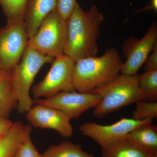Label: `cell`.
I'll return each mask as SVG.
<instances>
[{"label":"cell","mask_w":157,"mask_h":157,"mask_svg":"<svg viewBox=\"0 0 157 157\" xmlns=\"http://www.w3.org/2000/svg\"><path fill=\"white\" fill-rule=\"evenodd\" d=\"M12 157H42V155L35 147L30 136H29L20 144Z\"/></svg>","instance_id":"obj_21"},{"label":"cell","mask_w":157,"mask_h":157,"mask_svg":"<svg viewBox=\"0 0 157 157\" xmlns=\"http://www.w3.org/2000/svg\"><path fill=\"white\" fill-rule=\"evenodd\" d=\"M12 124L13 122L9 119L0 121V135L6 132L11 127Z\"/></svg>","instance_id":"obj_24"},{"label":"cell","mask_w":157,"mask_h":157,"mask_svg":"<svg viewBox=\"0 0 157 157\" xmlns=\"http://www.w3.org/2000/svg\"><path fill=\"white\" fill-rule=\"evenodd\" d=\"M101 96L96 93L62 91L45 99H35L34 104L58 109L71 120L78 118L83 113L94 108L100 103Z\"/></svg>","instance_id":"obj_8"},{"label":"cell","mask_w":157,"mask_h":157,"mask_svg":"<svg viewBox=\"0 0 157 157\" xmlns=\"http://www.w3.org/2000/svg\"><path fill=\"white\" fill-rule=\"evenodd\" d=\"M126 138L152 155H157V126L151 123L140 126L130 132Z\"/></svg>","instance_id":"obj_14"},{"label":"cell","mask_w":157,"mask_h":157,"mask_svg":"<svg viewBox=\"0 0 157 157\" xmlns=\"http://www.w3.org/2000/svg\"><path fill=\"white\" fill-rule=\"evenodd\" d=\"M77 3L76 0H56V10L61 17L66 21Z\"/></svg>","instance_id":"obj_22"},{"label":"cell","mask_w":157,"mask_h":157,"mask_svg":"<svg viewBox=\"0 0 157 157\" xmlns=\"http://www.w3.org/2000/svg\"><path fill=\"white\" fill-rule=\"evenodd\" d=\"M66 33V21L56 9L46 16L33 36L29 39L28 46L55 58L63 54Z\"/></svg>","instance_id":"obj_5"},{"label":"cell","mask_w":157,"mask_h":157,"mask_svg":"<svg viewBox=\"0 0 157 157\" xmlns=\"http://www.w3.org/2000/svg\"><path fill=\"white\" fill-rule=\"evenodd\" d=\"M152 52L144 63L145 71L157 70V42L155 44Z\"/></svg>","instance_id":"obj_23"},{"label":"cell","mask_w":157,"mask_h":157,"mask_svg":"<svg viewBox=\"0 0 157 157\" xmlns=\"http://www.w3.org/2000/svg\"><path fill=\"white\" fill-rule=\"evenodd\" d=\"M124 62L114 48L102 56L90 57L75 62L73 82L76 91L90 93L112 82L120 75Z\"/></svg>","instance_id":"obj_2"},{"label":"cell","mask_w":157,"mask_h":157,"mask_svg":"<svg viewBox=\"0 0 157 157\" xmlns=\"http://www.w3.org/2000/svg\"><path fill=\"white\" fill-rule=\"evenodd\" d=\"M11 75V73L0 74V121L8 119L11 113L17 105Z\"/></svg>","instance_id":"obj_15"},{"label":"cell","mask_w":157,"mask_h":157,"mask_svg":"<svg viewBox=\"0 0 157 157\" xmlns=\"http://www.w3.org/2000/svg\"><path fill=\"white\" fill-rule=\"evenodd\" d=\"M26 113L27 119L34 127L55 130L65 138H70L73 135L70 120L58 109L36 105Z\"/></svg>","instance_id":"obj_11"},{"label":"cell","mask_w":157,"mask_h":157,"mask_svg":"<svg viewBox=\"0 0 157 157\" xmlns=\"http://www.w3.org/2000/svg\"><path fill=\"white\" fill-rule=\"evenodd\" d=\"M133 118L137 121L153 120L157 117V102L140 101L136 103Z\"/></svg>","instance_id":"obj_20"},{"label":"cell","mask_w":157,"mask_h":157,"mask_svg":"<svg viewBox=\"0 0 157 157\" xmlns=\"http://www.w3.org/2000/svg\"><path fill=\"white\" fill-rule=\"evenodd\" d=\"M42 157H94L85 151L79 144L63 141L58 145L51 146L42 154Z\"/></svg>","instance_id":"obj_17"},{"label":"cell","mask_w":157,"mask_h":157,"mask_svg":"<svg viewBox=\"0 0 157 157\" xmlns=\"http://www.w3.org/2000/svg\"><path fill=\"white\" fill-rule=\"evenodd\" d=\"M103 14L94 5L85 11L78 2L66 21V41L63 54L76 62L96 56L98 52V39Z\"/></svg>","instance_id":"obj_1"},{"label":"cell","mask_w":157,"mask_h":157,"mask_svg":"<svg viewBox=\"0 0 157 157\" xmlns=\"http://www.w3.org/2000/svg\"><path fill=\"white\" fill-rule=\"evenodd\" d=\"M24 21L0 28V71L11 73L28 46Z\"/></svg>","instance_id":"obj_6"},{"label":"cell","mask_w":157,"mask_h":157,"mask_svg":"<svg viewBox=\"0 0 157 157\" xmlns=\"http://www.w3.org/2000/svg\"><path fill=\"white\" fill-rule=\"evenodd\" d=\"M32 128L17 121L13 123L6 132L0 135V157H12L17 147L30 136Z\"/></svg>","instance_id":"obj_13"},{"label":"cell","mask_w":157,"mask_h":157,"mask_svg":"<svg viewBox=\"0 0 157 157\" xmlns=\"http://www.w3.org/2000/svg\"><path fill=\"white\" fill-rule=\"evenodd\" d=\"M29 0H0V5L7 19V23L24 21Z\"/></svg>","instance_id":"obj_19"},{"label":"cell","mask_w":157,"mask_h":157,"mask_svg":"<svg viewBox=\"0 0 157 157\" xmlns=\"http://www.w3.org/2000/svg\"><path fill=\"white\" fill-rule=\"evenodd\" d=\"M75 63L64 54L56 57L45 78L33 88L34 98H48L60 92L76 91L73 82Z\"/></svg>","instance_id":"obj_7"},{"label":"cell","mask_w":157,"mask_h":157,"mask_svg":"<svg viewBox=\"0 0 157 157\" xmlns=\"http://www.w3.org/2000/svg\"><path fill=\"white\" fill-rule=\"evenodd\" d=\"M5 73V72H2V71H0V74H1V73Z\"/></svg>","instance_id":"obj_27"},{"label":"cell","mask_w":157,"mask_h":157,"mask_svg":"<svg viewBox=\"0 0 157 157\" xmlns=\"http://www.w3.org/2000/svg\"><path fill=\"white\" fill-rule=\"evenodd\" d=\"M138 85L145 101H157V70L145 71L138 75Z\"/></svg>","instance_id":"obj_18"},{"label":"cell","mask_w":157,"mask_h":157,"mask_svg":"<svg viewBox=\"0 0 157 157\" xmlns=\"http://www.w3.org/2000/svg\"><path fill=\"white\" fill-rule=\"evenodd\" d=\"M56 0H29L25 12V25L29 39L33 36L46 16L56 9Z\"/></svg>","instance_id":"obj_12"},{"label":"cell","mask_w":157,"mask_h":157,"mask_svg":"<svg viewBox=\"0 0 157 157\" xmlns=\"http://www.w3.org/2000/svg\"><path fill=\"white\" fill-rule=\"evenodd\" d=\"M91 93H98L101 98L93 111L94 116L99 119L137 101H145L139 89L137 74L121 73L112 82Z\"/></svg>","instance_id":"obj_3"},{"label":"cell","mask_w":157,"mask_h":157,"mask_svg":"<svg viewBox=\"0 0 157 157\" xmlns=\"http://www.w3.org/2000/svg\"><path fill=\"white\" fill-rule=\"evenodd\" d=\"M157 42V24L153 22L141 39L131 37L124 42L123 53L126 60L124 63L121 73L135 75L146 61Z\"/></svg>","instance_id":"obj_9"},{"label":"cell","mask_w":157,"mask_h":157,"mask_svg":"<svg viewBox=\"0 0 157 157\" xmlns=\"http://www.w3.org/2000/svg\"><path fill=\"white\" fill-rule=\"evenodd\" d=\"M101 157H151L127 138L101 147Z\"/></svg>","instance_id":"obj_16"},{"label":"cell","mask_w":157,"mask_h":157,"mask_svg":"<svg viewBox=\"0 0 157 157\" xmlns=\"http://www.w3.org/2000/svg\"><path fill=\"white\" fill-rule=\"evenodd\" d=\"M55 58L40 53L28 46L19 63L12 71L11 80L17 97V111L27 113L33 107V101L30 91L35 77L45 64L52 63Z\"/></svg>","instance_id":"obj_4"},{"label":"cell","mask_w":157,"mask_h":157,"mask_svg":"<svg viewBox=\"0 0 157 157\" xmlns=\"http://www.w3.org/2000/svg\"><path fill=\"white\" fill-rule=\"evenodd\" d=\"M151 157H157V155H153Z\"/></svg>","instance_id":"obj_26"},{"label":"cell","mask_w":157,"mask_h":157,"mask_svg":"<svg viewBox=\"0 0 157 157\" xmlns=\"http://www.w3.org/2000/svg\"><path fill=\"white\" fill-rule=\"evenodd\" d=\"M154 10L155 11H157V0H151L150 3L148 6H147L145 8L140 10L138 12H141V11H146V10Z\"/></svg>","instance_id":"obj_25"},{"label":"cell","mask_w":157,"mask_h":157,"mask_svg":"<svg viewBox=\"0 0 157 157\" xmlns=\"http://www.w3.org/2000/svg\"><path fill=\"white\" fill-rule=\"evenodd\" d=\"M152 120L137 121L134 118H123L115 123L103 125L93 122L82 124L79 130L82 135L90 138L101 147L126 138L133 130L145 124L151 123Z\"/></svg>","instance_id":"obj_10"}]
</instances>
